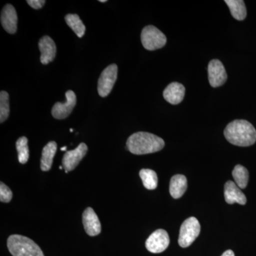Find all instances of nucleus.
Listing matches in <instances>:
<instances>
[{"instance_id": "obj_10", "label": "nucleus", "mask_w": 256, "mask_h": 256, "mask_svg": "<svg viewBox=\"0 0 256 256\" xmlns=\"http://www.w3.org/2000/svg\"><path fill=\"white\" fill-rule=\"evenodd\" d=\"M66 102H56L52 108V116L56 119L62 120L68 118L76 104V96L73 90H68L66 92Z\"/></svg>"}, {"instance_id": "obj_23", "label": "nucleus", "mask_w": 256, "mask_h": 256, "mask_svg": "<svg viewBox=\"0 0 256 256\" xmlns=\"http://www.w3.org/2000/svg\"><path fill=\"white\" fill-rule=\"evenodd\" d=\"M9 94L2 90L0 92V122L3 124L8 120L10 114Z\"/></svg>"}, {"instance_id": "obj_20", "label": "nucleus", "mask_w": 256, "mask_h": 256, "mask_svg": "<svg viewBox=\"0 0 256 256\" xmlns=\"http://www.w3.org/2000/svg\"><path fill=\"white\" fill-rule=\"evenodd\" d=\"M140 176L142 178L144 188L149 190L158 188V178L156 172L149 169H142L140 172Z\"/></svg>"}, {"instance_id": "obj_22", "label": "nucleus", "mask_w": 256, "mask_h": 256, "mask_svg": "<svg viewBox=\"0 0 256 256\" xmlns=\"http://www.w3.org/2000/svg\"><path fill=\"white\" fill-rule=\"evenodd\" d=\"M18 160L21 164H26L30 158V150L28 146V139L26 137L18 138L16 142Z\"/></svg>"}, {"instance_id": "obj_18", "label": "nucleus", "mask_w": 256, "mask_h": 256, "mask_svg": "<svg viewBox=\"0 0 256 256\" xmlns=\"http://www.w3.org/2000/svg\"><path fill=\"white\" fill-rule=\"evenodd\" d=\"M226 4L228 5L230 14L236 20L242 21L246 18L247 11L245 3L242 0H226Z\"/></svg>"}, {"instance_id": "obj_6", "label": "nucleus", "mask_w": 256, "mask_h": 256, "mask_svg": "<svg viewBox=\"0 0 256 256\" xmlns=\"http://www.w3.org/2000/svg\"><path fill=\"white\" fill-rule=\"evenodd\" d=\"M118 78V66L111 64L104 69L98 79V92L101 97L105 98L110 94Z\"/></svg>"}, {"instance_id": "obj_27", "label": "nucleus", "mask_w": 256, "mask_h": 256, "mask_svg": "<svg viewBox=\"0 0 256 256\" xmlns=\"http://www.w3.org/2000/svg\"><path fill=\"white\" fill-rule=\"evenodd\" d=\"M66 149H67L66 146H64V148H60V150L65 151V150H66Z\"/></svg>"}, {"instance_id": "obj_25", "label": "nucleus", "mask_w": 256, "mask_h": 256, "mask_svg": "<svg viewBox=\"0 0 256 256\" xmlns=\"http://www.w3.org/2000/svg\"><path fill=\"white\" fill-rule=\"evenodd\" d=\"M26 2L30 6L35 10L41 9L46 3L45 0H28Z\"/></svg>"}, {"instance_id": "obj_13", "label": "nucleus", "mask_w": 256, "mask_h": 256, "mask_svg": "<svg viewBox=\"0 0 256 256\" xmlns=\"http://www.w3.org/2000/svg\"><path fill=\"white\" fill-rule=\"evenodd\" d=\"M38 48L41 52L40 60L44 65H46L54 60L56 54L55 42L48 36H44L38 42Z\"/></svg>"}, {"instance_id": "obj_17", "label": "nucleus", "mask_w": 256, "mask_h": 256, "mask_svg": "<svg viewBox=\"0 0 256 256\" xmlns=\"http://www.w3.org/2000/svg\"><path fill=\"white\" fill-rule=\"evenodd\" d=\"M57 150V144L54 141H50L42 150L41 169L42 171H50L53 164V160Z\"/></svg>"}, {"instance_id": "obj_1", "label": "nucleus", "mask_w": 256, "mask_h": 256, "mask_svg": "<svg viewBox=\"0 0 256 256\" xmlns=\"http://www.w3.org/2000/svg\"><path fill=\"white\" fill-rule=\"evenodd\" d=\"M224 136L229 142L239 146H252L256 142L255 128L245 120L230 122L224 130Z\"/></svg>"}, {"instance_id": "obj_26", "label": "nucleus", "mask_w": 256, "mask_h": 256, "mask_svg": "<svg viewBox=\"0 0 256 256\" xmlns=\"http://www.w3.org/2000/svg\"><path fill=\"white\" fill-rule=\"evenodd\" d=\"M222 256H235L233 250H228L224 252Z\"/></svg>"}, {"instance_id": "obj_24", "label": "nucleus", "mask_w": 256, "mask_h": 256, "mask_svg": "<svg viewBox=\"0 0 256 256\" xmlns=\"http://www.w3.org/2000/svg\"><path fill=\"white\" fill-rule=\"evenodd\" d=\"M12 198V192L5 184L0 183V201L9 203Z\"/></svg>"}, {"instance_id": "obj_11", "label": "nucleus", "mask_w": 256, "mask_h": 256, "mask_svg": "<svg viewBox=\"0 0 256 256\" xmlns=\"http://www.w3.org/2000/svg\"><path fill=\"white\" fill-rule=\"evenodd\" d=\"M82 224L88 235L96 236L101 232V224L96 212L90 207L84 210L82 214Z\"/></svg>"}, {"instance_id": "obj_15", "label": "nucleus", "mask_w": 256, "mask_h": 256, "mask_svg": "<svg viewBox=\"0 0 256 256\" xmlns=\"http://www.w3.org/2000/svg\"><path fill=\"white\" fill-rule=\"evenodd\" d=\"M185 95V88L182 84L173 82L169 84L163 92L165 100L172 105H178L183 100Z\"/></svg>"}, {"instance_id": "obj_30", "label": "nucleus", "mask_w": 256, "mask_h": 256, "mask_svg": "<svg viewBox=\"0 0 256 256\" xmlns=\"http://www.w3.org/2000/svg\"><path fill=\"white\" fill-rule=\"evenodd\" d=\"M60 169L62 170V166H60Z\"/></svg>"}, {"instance_id": "obj_7", "label": "nucleus", "mask_w": 256, "mask_h": 256, "mask_svg": "<svg viewBox=\"0 0 256 256\" xmlns=\"http://www.w3.org/2000/svg\"><path fill=\"white\" fill-rule=\"evenodd\" d=\"M170 236L163 229H158L150 236L146 240V248L152 254L164 252L170 245Z\"/></svg>"}, {"instance_id": "obj_8", "label": "nucleus", "mask_w": 256, "mask_h": 256, "mask_svg": "<svg viewBox=\"0 0 256 256\" xmlns=\"http://www.w3.org/2000/svg\"><path fill=\"white\" fill-rule=\"evenodd\" d=\"M88 152V146L85 143L82 142L74 150L67 151L64 154L62 164L65 169V172L72 171L78 166L82 158L86 156Z\"/></svg>"}, {"instance_id": "obj_12", "label": "nucleus", "mask_w": 256, "mask_h": 256, "mask_svg": "<svg viewBox=\"0 0 256 256\" xmlns=\"http://www.w3.org/2000/svg\"><path fill=\"white\" fill-rule=\"evenodd\" d=\"M18 14L12 4H6L1 13V24L5 31L9 34L16 33L18 30Z\"/></svg>"}, {"instance_id": "obj_19", "label": "nucleus", "mask_w": 256, "mask_h": 256, "mask_svg": "<svg viewBox=\"0 0 256 256\" xmlns=\"http://www.w3.org/2000/svg\"><path fill=\"white\" fill-rule=\"evenodd\" d=\"M66 22L72 28L76 34L82 38L85 34L86 26L78 14H68L65 16Z\"/></svg>"}, {"instance_id": "obj_21", "label": "nucleus", "mask_w": 256, "mask_h": 256, "mask_svg": "<svg viewBox=\"0 0 256 256\" xmlns=\"http://www.w3.org/2000/svg\"><path fill=\"white\" fill-rule=\"evenodd\" d=\"M233 178L235 183L240 188H245L248 183V171L245 166L238 164L234 168L233 170Z\"/></svg>"}, {"instance_id": "obj_28", "label": "nucleus", "mask_w": 256, "mask_h": 256, "mask_svg": "<svg viewBox=\"0 0 256 256\" xmlns=\"http://www.w3.org/2000/svg\"><path fill=\"white\" fill-rule=\"evenodd\" d=\"M99 2H106L107 1H106V0H100Z\"/></svg>"}, {"instance_id": "obj_14", "label": "nucleus", "mask_w": 256, "mask_h": 256, "mask_svg": "<svg viewBox=\"0 0 256 256\" xmlns=\"http://www.w3.org/2000/svg\"><path fill=\"white\" fill-rule=\"evenodd\" d=\"M224 196L225 200L228 204L234 203L240 205H245L247 200L245 194L242 193L240 188L233 181H228L224 186Z\"/></svg>"}, {"instance_id": "obj_2", "label": "nucleus", "mask_w": 256, "mask_h": 256, "mask_svg": "<svg viewBox=\"0 0 256 256\" xmlns=\"http://www.w3.org/2000/svg\"><path fill=\"white\" fill-rule=\"evenodd\" d=\"M128 150L134 154H146L162 150L164 141L156 134L146 132L134 133L127 140Z\"/></svg>"}, {"instance_id": "obj_4", "label": "nucleus", "mask_w": 256, "mask_h": 256, "mask_svg": "<svg viewBox=\"0 0 256 256\" xmlns=\"http://www.w3.org/2000/svg\"><path fill=\"white\" fill-rule=\"evenodd\" d=\"M141 42L146 50H154L162 48L166 43V37L160 30L152 25L143 28Z\"/></svg>"}, {"instance_id": "obj_5", "label": "nucleus", "mask_w": 256, "mask_h": 256, "mask_svg": "<svg viewBox=\"0 0 256 256\" xmlns=\"http://www.w3.org/2000/svg\"><path fill=\"white\" fill-rule=\"evenodd\" d=\"M201 230L200 222L195 217H190L184 222L180 230L178 245L182 248H188L196 240Z\"/></svg>"}, {"instance_id": "obj_16", "label": "nucleus", "mask_w": 256, "mask_h": 256, "mask_svg": "<svg viewBox=\"0 0 256 256\" xmlns=\"http://www.w3.org/2000/svg\"><path fill=\"white\" fill-rule=\"evenodd\" d=\"M188 188V180L182 174H176L171 178L170 184V192L174 198H180Z\"/></svg>"}, {"instance_id": "obj_29", "label": "nucleus", "mask_w": 256, "mask_h": 256, "mask_svg": "<svg viewBox=\"0 0 256 256\" xmlns=\"http://www.w3.org/2000/svg\"><path fill=\"white\" fill-rule=\"evenodd\" d=\"M70 132H73V131H74V130H73V129H70Z\"/></svg>"}, {"instance_id": "obj_3", "label": "nucleus", "mask_w": 256, "mask_h": 256, "mask_svg": "<svg viewBox=\"0 0 256 256\" xmlns=\"http://www.w3.org/2000/svg\"><path fill=\"white\" fill-rule=\"evenodd\" d=\"M8 247L13 256H44L42 249L32 239L21 235H12Z\"/></svg>"}, {"instance_id": "obj_9", "label": "nucleus", "mask_w": 256, "mask_h": 256, "mask_svg": "<svg viewBox=\"0 0 256 256\" xmlns=\"http://www.w3.org/2000/svg\"><path fill=\"white\" fill-rule=\"evenodd\" d=\"M208 82L210 86L218 88L223 86L227 80V74L222 62L210 60L208 65Z\"/></svg>"}]
</instances>
